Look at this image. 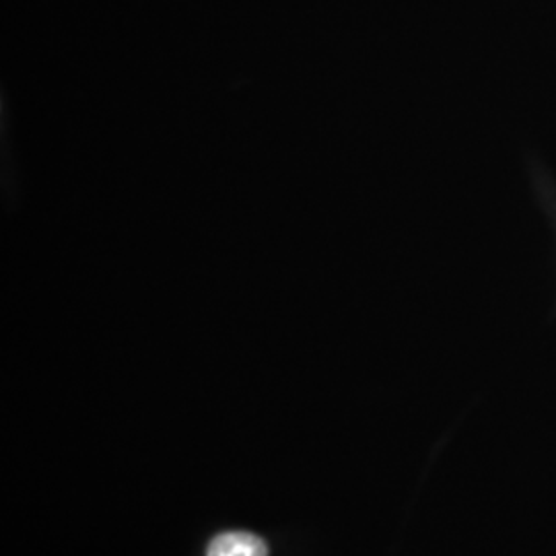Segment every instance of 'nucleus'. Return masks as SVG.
Here are the masks:
<instances>
[{"instance_id": "obj_1", "label": "nucleus", "mask_w": 556, "mask_h": 556, "mask_svg": "<svg viewBox=\"0 0 556 556\" xmlns=\"http://www.w3.org/2000/svg\"><path fill=\"white\" fill-rule=\"evenodd\" d=\"M206 556H268V546L250 532H225L211 542Z\"/></svg>"}]
</instances>
